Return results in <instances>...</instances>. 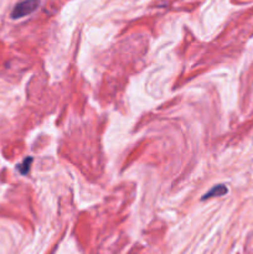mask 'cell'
Wrapping results in <instances>:
<instances>
[{
	"instance_id": "obj_3",
	"label": "cell",
	"mask_w": 253,
	"mask_h": 254,
	"mask_svg": "<svg viewBox=\"0 0 253 254\" xmlns=\"http://www.w3.org/2000/svg\"><path fill=\"white\" fill-rule=\"evenodd\" d=\"M32 161H34V159H32L31 156H29V158L25 159L21 164H19V165H17V170H19V173L22 174V175H26V174L30 171V166H31Z\"/></svg>"
},
{
	"instance_id": "obj_2",
	"label": "cell",
	"mask_w": 253,
	"mask_h": 254,
	"mask_svg": "<svg viewBox=\"0 0 253 254\" xmlns=\"http://www.w3.org/2000/svg\"><path fill=\"white\" fill-rule=\"evenodd\" d=\"M228 192V189L225 185L220 184V185H216L211 189L208 192H206L205 195L201 197V200H208L211 197H218V196H223Z\"/></svg>"
},
{
	"instance_id": "obj_1",
	"label": "cell",
	"mask_w": 253,
	"mask_h": 254,
	"mask_svg": "<svg viewBox=\"0 0 253 254\" xmlns=\"http://www.w3.org/2000/svg\"><path fill=\"white\" fill-rule=\"evenodd\" d=\"M40 0H24L19 4L15 5L14 10L11 11V19H21L26 15L32 14L39 7Z\"/></svg>"
}]
</instances>
